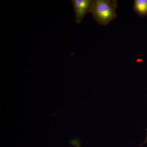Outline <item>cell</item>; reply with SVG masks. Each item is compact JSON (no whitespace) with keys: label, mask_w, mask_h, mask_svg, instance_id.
Instances as JSON below:
<instances>
[{"label":"cell","mask_w":147,"mask_h":147,"mask_svg":"<svg viewBox=\"0 0 147 147\" xmlns=\"http://www.w3.org/2000/svg\"><path fill=\"white\" fill-rule=\"evenodd\" d=\"M117 8L116 0H93L90 12L96 22L105 26L117 17Z\"/></svg>","instance_id":"1"},{"label":"cell","mask_w":147,"mask_h":147,"mask_svg":"<svg viewBox=\"0 0 147 147\" xmlns=\"http://www.w3.org/2000/svg\"><path fill=\"white\" fill-rule=\"evenodd\" d=\"M75 13V21L80 24L87 13L90 12L93 0H71Z\"/></svg>","instance_id":"2"},{"label":"cell","mask_w":147,"mask_h":147,"mask_svg":"<svg viewBox=\"0 0 147 147\" xmlns=\"http://www.w3.org/2000/svg\"><path fill=\"white\" fill-rule=\"evenodd\" d=\"M133 9L139 17L147 16V0H135Z\"/></svg>","instance_id":"3"},{"label":"cell","mask_w":147,"mask_h":147,"mask_svg":"<svg viewBox=\"0 0 147 147\" xmlns=\"http://www.w3.org/2000/svg\"><path fill=\"white\" fill-rule=\"evenodd\" d=\"M146 131H147V134L146 136V138L145 139L144 141V142H143V144H142V145H141V146H142L143 145L145 144H147V128L146 129Z\"/></svg>","instance_id":"4"}]
</instances>
